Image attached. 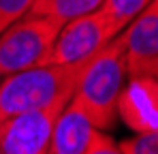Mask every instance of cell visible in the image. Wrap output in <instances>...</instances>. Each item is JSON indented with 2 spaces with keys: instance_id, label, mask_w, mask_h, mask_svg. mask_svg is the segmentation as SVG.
Listing matches in <instances>:
<instances>
[{
  "instance_id": "cell-8",
  "label": "cell",
  "mask_w": 158,
  "mask_h": 154,
  "mask_svg": "<svg viewBox=\"0 0 158 154\" xmlns=\"http://www.w3.org/2000/svg\"><path fill=\"white\" fill-rule=\"evenodd\" d=\"M92 133L94 126L90 124L81 107L71 99V103L56 120L47 154H85Z\"/></svg>"
},
{
  "instance_id": "cell-4",
  "label": "cell",
  "mask_w": 158,
  "mask_h": 154,
  "mask_svg": "<svg viewBox=\"0 0 158 154\" xmlns=\"http://www.w3.org/2000/svg\"><path fill=\"white\" fill-rule=\"evenodd\" d=\"M120 32L101 11L66 22L58 32L47 64H77L90 60Z\"/></svg>"
},
{
  "instance_id": "cell-13",
  "label": "cell",
  "mask_w": 158,
  "mask_h": 154,
  "mask_svg": "<svg viewBox=\"0 0 158 154\" xmlns=\"http://www.w3.org/2000/svg\"><path fill=\"white\" fill-rule=\"evenodd\" d=\"M85 154H124V152L120 150V146L107 135L105 130H96L94 128Z\"/></svg>"
},
{
  "instance_id": "cell-11",
  "label": "cell",
  "mask_w": 158,
  "mask_h": 154,
  "mask_svg": "<svg viewBox=\"0 0 158 154\" xmlns=\"http://www.w3.org/2000/svg\"><path fill=\"white\" fill-rule=\"evenodd\" d=\"M124 154H158V128L148 133H137L131 139L118 143Z\"/></svg>"
},
{
  "instance_id": "cell-7",
  "label": "cell",
  "mask_w": 158,
  "mask_h": 154,
  "mask_svg": "<svg viewBox=\"0 0 158 154\" xmlns=\"http://www.w3.org/2000/svg\"><path fill=\"white\" fill-rule=\"evenodd\" d=\"M118 118L135 133L158 128V79L131 77L118 96Z\"/></svg>"
},
{
  "instance_id": "cell-9",
  "label": "cell",
  "mask_w": 158,
  "mask_h": 154,
  "mask_svg": "<svg viewBox=\"0 0 158 154\" xmlns=\"http://www.w3.org/2000/svg\"><path fill=\"white\" fill-rule=\"evenodd\" d=\"M105 0H45L39 4H32L30 13L34 15H49L60 19L62 24L73 22L77 17H83L88 13H94L101 9Z\"/></svg>"
},
{
  "instance_id": "cell-15",
  "label": "cell",
  "mask_w": 158,
  "mask_h": 154,
  "mask_svg": "<svg viewBox=\"0 0 158 154\" xmlns=\"http://www.w3.org/2000/svg\"><path fill=\"white\" fill-rule=\"evenodd\" d=\"M0 154H2V148H0Z\"/></svg>"
},
{
  "instance_id": "cell-2",
  "label": "cell",
  "mask_w": 158,
  "mask_h": 154,
  "mask_svg": "<svg viewBox=\"0 0 158 154\" xmlns=\"http://www.w3.org/2000/svg\"><path fill=\"white\" fill-rule=\"evenodd\" d=\"M126 53L122 34L111 39L83 69L73 101L96 130H107L118 118V96L126 83Z\"/></svg>"
},
{
  "instance_id": "cell-5",
  "label": "cell",
  "mask_w": 158,
  "mask_h": 154,
  "mask_svg": "<svg viewBox=\"0 0 158 154\" xmlns=\"http://www.w3.org/2000/svg\"><path fill=\"white\" fill-rule=\"evenodd\" d=\"M71 101H60L36 111L9 118L0 124L2 154H47L56 120Z\"/></svg>"
},
{
  "instance_id": "cell-12",
  "label": "cell",
  "mask_w": 158,
  "mask_h": 154,
  "mask_svg": "<svg viewBox=\"0 0 158 154\" xmlns=\"http://www.w3.org/2000/svg\"><path fill=\"white\" fill-rule=\"evenodd\" d=\"M32 4L34 0H0V34L19 17H24Z\"/></svg>"
},
{
  "instance_id": "cell-14",
  "label": "cell",
  "mask_w": 158,
  "mask_h": 154,
  "mask_svg": "<svg viewBox=\"0 0 158 154\" xmlns=\"http://www.w3.org/2000/svg\"><path fill=\"white\" fill-rule=\"evenodd\" d=\"M39 2H45V0H34V4H39ZM30 9H32V6H30Z\"/></svg>"
},
{
  "instance_id": "cell-1",
  "label": "cell",
  "mask_w": 158,
  "mask_h": 154,
  "mask_svg": "<svg viewBox=\"0 0 158 154\" xmlns=\"http://www.w3.org/2000/svg\"><path fill=\"white\" fill-rule=\"evenodd\" d=\"M94 58V56H92ZM90 58V60H92ZM90 60L77 64H43L0 79V124L28 111L45 109L60 101H71L83 69Z\"/></svg>"
},
{
  "instance_id": "cell-10",
  "label": "cell",
  "mask_w": 158,
  "mask_h": 154,
  "mask_svg": "<svg viewBox=\"0 0 158 154\" xmlns=\"http://www.w3.org/2000/svg\"><path fill=\"white\" fill-rule=\"evenodd\" d=\"M150 2L152 0H105L98 11L113 24L118 32H122Z\"/></svg>"
},
{
  "instance_id": "cell-6",
  "label": "cell",
  "mask_w": 158,
  "mask_h": 154,
  "mask_svg": "<svg viewBox=\"0 0 158 154\" xmlns=\"http://www.w3.org/2000/svg\"><path fill=\"white\" fill-rule=\"evenodd\" d=\"M126 73L158 79V0H152L122 32Z\"/></svg>"
},
{
  "instance_id": "cell-3",
  "label": "cell",
  "mask_w": 158,
  "mask_h": 154,
  "mask_svg": "<svg viewBox=\"0 0 158 154\" xmlns=\"http://www.w3.org/2000/svg\"><path fill=\"white\" fill-rule=\"evenodd\" d=\"M62 26L56 17L30 11L9 26L0 34V79L47 64Z\"/></svg>"
}]
</instances>
